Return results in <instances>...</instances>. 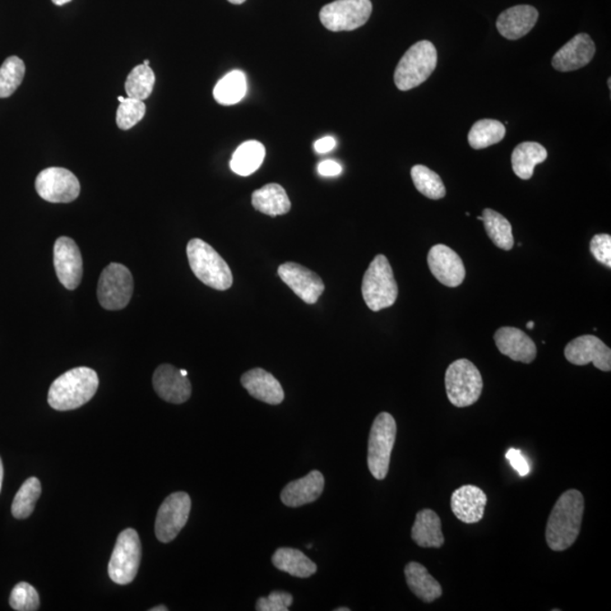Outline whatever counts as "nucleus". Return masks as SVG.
I'll return each instance as SVG.
<instances>
[{
  "label": "nucleus",
  "instance_id": "23",
  "mask_svg": "<svg viewBox=\"0 0 611 611\" xmlns=\"http://www.w3.org/2000/svg\"><path fill=\"white\" fill-rule=\"evenodd\" d=\"M242 384L255 399L267 405L277 406L285 400L281 384L272 374L262 368H255L245 373Z\"/></svg>",
  "mask_w": 611,
  "mask_h": 611
},
{
  "label": "nucleus",
  "instance_id": "41",
  "mask_svg": "<svg viewBox=\"0 0 611 611\" xmlns=\"http://www.w3.org/2000/svg\"><path fill=\"white\" fill-rule=\"evenodd\" d=\"M506 458L509 463H511L513 469L516 470L518 475L521 476L529 475V463H527L526 458L523 456L521 451L516 450V448H509L506 453Z\"/></svg>",
  "mask_w": 611,
  "mask_h": 611
},
{
  "label": "nucleus",
  "instance_id": "29",
  "mask_svg": "<svg viewBox=\"0 0 611 611\" xmlns=\"http://www.w3.org/2000/svg\"><path fill=\"white\" fill-rule=\"evenodd\" d=\"M265 157V147L257 141L243 143L234 153L230 168L235 174L247 177L262 165Z\"/></svg>",
  "mask_w": 611,
  "mask_h": 611
},
{
  "label": "nucleus",
  "instance_id": "42",
  "mask_svg": "<svg viewBox=\"0 0 611 611\" xmlns=\"http://www.w3.org/2000/svg\"><path fill=\"white\" fill-rule=\"evenodd\" d=\"M318 174L324 177H336L342 173V166L336 161H322L317 166Z\"/></svg>",
  "mask_w": 611,
  "mask_h": 611
},
{
  "label": "nucleus",
  "instance_id": "14",
  "mask_svg": "<svg viewBox=\"0 0 611 611\" xmlns=\"http://www.w3.org/2000/svg\"><path fill=\"white\" fill-rule=\"evenodd\" d=\"M281 280L306 304L314 305L321 297L326 285L316 273L297 263L282 264L277 270Z\"/></svg>",
  "mask_w": 611,
  "mask_h": 611
},
{
  "label": "nucleus",
  "instance_id": "26",
  "mask_svg": "<svg viewBox=\"0 0 611 611\" xmlns=\"http://www.w3.org/2000/svg\"><path fill=\"white\" fill-rule=\"evenodd\" d=\"M252 203L255 210L270 216L284 215L291 210L288 194L279 184H267L255 191Z\"/></svg>",
  "mask_w": 611,
  "mask_h": 611
},
{
  "label": "nucleus",
  "instance_id": "45",
  "mask_svg": "<svg viewBox=\"0 0 611 611\" xmlns=\"http://www.w3.org/2000/svg\"><path fill=\"white\" fill-rule=\"evenodd\" d=\"M72 0H53V3L55 5H57V6H63L65 4L71 3Z\"/></svg>",
  "mask_w": 611,
  "mask_h": 611
},
{
  "label": "nucleus",
  "instance_id": "20",
  "mask_svg": "<svg viewBox=\"0 0 611 611\" xmlns=\"http://www.w3.org/2000/svg\"><path fill=\"white\" fill-rule=\"evenodd\" d=\"M495 344L504 356L523 364H531L536 356L534 340L516 327H501L495 333Z\"/></svg>",
  "mask_w": 611,
  "mask_h": 611
},
{
  "label": "nucleus",
  "instance_id": "43",
  "mask_svg": "<svg viewBox=\"0 0 611 611\" xmlns=\"http://www.w3.org/2000/svg\"><path fill=\"white\" fill-rule=\"evenodd\" d=\"M336 145V142L335 138L331 136H326L321 138V140H318L316 143H315L314 147L315 151L317 153H321V155H324V153H327L335 149Z\"/></svg>",
  "mask_w": 611,
  "mask_h": 611
},
{
  "label": "nucleus",
  "instance_id": "28",
  "mask_svg": "<svg viewBox=\"0 0 611 611\" xmlns=\"http://www.w3.org/2000/svg\"><path fill=\"white\" fill-rule=\"evenodd\" d=\"M272 563L279 571L288 573L295 577L307 578L317 572L316 564L300 550L294 548L277 549L273 555Z\"/></svg>",
  "mask_w": 611,
  "mask_h": 611
},
{
  "label": "nucleus",
  "instance_id": "16",
  "mask_svg": "<svg viewBox=\"0 0 611 611\" xmlns=\"http://www.w3.org/2000/svg\"><path fill=\"white\" fill-rule=\"evenodd\" d=\"M428 266L433 275L448 288H456L465 281V264L461 257L446 245H435L430 249Z\"/></svg>",
  "mask_w": 611,
  "mask_h": 611
},
{
  "label": "nucleus",
  "instance_id": "24",
  "mask_svg": "<svg viewBox=\"0 0 611 611\" xmlns=\"http://www.w3.org/2000/svg\"><path fill=\"white\" fill-rule=\"evenodd\" d=\"M411 536L419 547L441 548L446 544L441 517L429 508L418 512L414 526H412Z\"/></svg>",
  "mask_w": 611,
  "mask_h": 611
},
{
  "label": "nucleus",
  "instance_id": "35",
  "mask_svg": "<svg viewBox=\"0 0 611 611\" xmlns=\"http://www.w3.org/2000/svg\"><path fill=\"white\" fill-rule=\"evenodd\" d=\"M155 75L150 66L138 65L133 69L125 83L128 98L145 101L152 95L155 87Z\"/></svg>",
  "mask_w": 611,
  "mask_h": 611
},
{
  "label": "nucleus",
  "instance_id": "49",
  "mask_svg": "<svg viewBox=\"0 0 611 611\" xmlns=\"http://www.w3.org/2000/svg\"><path fill=\"white\" fill-rule=\"evenodd\" d=\"M180 373H182L183 376H187L188 375L187 370L185 369H180Z\"/></svg>",
  "mask_w": 611,
  "mask_h": 611
},
{
  "label": "nucleus",
  "instance_id": "2",
  "mask_svg": "<svg viewBox=\"0 0 611 611\" xmlns=\"http://www.w3.org/2000/svg\"><path fill=\"white\" fill-rule=\"evenodd\" d=\"M99 387L98 374L94 369L77 367L60 375L51 384L48 404L58 411L75 410L89 402Z\"/></svg>",
  "mask_w": 611,
  "mask_h": 611
},
{
  "label": "nucleus",
  "instance_id": "44",
  "mask_svg": "<svg viewBox=\"0 0 611 611\" xmlns=\"http://www.w3.org/2000/svg\"><path fill=\"white\" fill-rule=\"evenodd\" d=\"M3 479H4V466L2 458H0V492H2Z\"/></svg>",
  "mask_w": 611,
  "mask_h": 611
},
{
  "label": "nucleus",
  "instance_id": "8",
  "mask_svg": "<svg viewBox=\"0 0 611 611\" xmlns=\"http://www.w3.org/2000/svg\"><path fill=\"white\" fill-rule=\"evenodd\" d=\"M142 547L140 536L134 529H126L118 536L111 555L108 573L117 585L126 586L136 577L140 568Z\"/></svg>",
  "mask_w": 611,
  "mask_h": 611
},
{
  "label": "nucleus",
  "instance_id": "37",
  "mask_svg": "<svg viewBox=\"0 0 611 611\" xmlns=\"http://www.w3.org/2000/svg\"><path fill=\"white\" fill-rule=\"evenodd\" d=\"M146 106L145 102L137 99L127 98L120 102L117 110V117L115 123L123 131H127L140 123L145 117Z\"/></svg>",
  "mask_w": 611,
  "mask_h": 611
},
{
  "label": "nucleus",
  "instance_id": "17",
  "mask_svg": "<svg viewBox=\"0 0 611 611\" xmlns=\"http://www.w3.org/2000/svg\"><path fill=\"white\" fill-rule=\"evenodd\" d=\"M153 386L162 400L174 405H182L192 396V384L187 376H183L180 369L168 364L155 369Z\"/></svg>",
  "mask_w": 611,
  "mask_h": 611
},
{
  "label": "nucleus",
  "instance_id": "39",
  "mask_svg": "<svg viewBox=\"0 0 611 611\" xmlns=\"http://www.w3.org/2000/svg\"><path fill=\"white\" fill-rule=\"evenodd\" d=\"M294 603V596L288 592L275 591L267 598H259L257 611H288Z\"/></svg>",
  "mask_w": 611,
  "mask_h": 611
},
{
  "label": "nucleus",
  "instance_id": "15",
  "mask_svg": "<svg viewBox=\"0 0 611 611\" xmlns=\"http://www.w3.org/2000/svg\"><path fill=\"white\" fill-rule=\"evenodd\" d=\"M565 356L573 365L594 364L601 372L611 370V350L595 336H582L569 342Z\"/></svg>",
  "mask_w": 611,
  "mask_h": 611
},
{
  "label": "nucleus",
  "instance_id": "11",
  "mask_svg": "<svg viewBox=\"0 0 611 611\" xmlns=\"http://www.w3.org/2000/svg\"><path fill=\"white\" fill-rule=\"evenodd\" d=\"M191 508L192 501L187 493H174L166 497L156 516L155 536L157 540L164 544L173 541L186 526Z\"/></svg>",
  "mask_w": 611,
  "mask_h": 611
},
{
  "label": "nucleus",
  "instance_id": "4",
  "mask_svg": "<svg viewBox=\"0 0 611 611\" xmlns=\"http://www.w3.org/2000/svg\"><path fill=\"white\" fill-rule=\"evenodd\" d=\"M366 305L373 312L391 307L396 302L399 288L386 256L377 255L366 271L361 285Z\"/></svg>",
  "mask_w": 611,
  "mask_h": 611
},
{
  "label": "nucleus",
  "instance_id": "10",
  "mask_svg": "<svg viewBox=\"0 0 611 611\" xmlns=\"http://www.w3.org/2000/svg\"><path fill=\"white\" fill-rule=\"evenodd\" d=\"M372 12L370 0H336L321 9L319 18L327 30L354 31L367 23Z\"/></svg>",
  "mask_w": 611,
  "mask_h": 611
},
{
  "label": "nucleus",
  "instance_id": "5",
  "mask_svg": "<svg viewBox=\"0 0 611 611\" xmlns=\"http://www.w3.org/2000/svg\"><path fill=\"white\" fill-rule=\"evenodd\" d=\"M437 66V50L428 40L419 41L407 49L395 73L397 89L409 91L423 85Z\"/></svg>",
  "mask_w": 611,
  "mask_h": 611
},
{
  "label": "nucleus",
  "instance_id": "38",
  "mask_svg": "<svg viewBox=\"0 0 611 611\" xmlns=\"http://www.w3.org/2000/svg\"><path fill=\"white\" fill-rule=\"evenodd\" d=\"M9 605L17 611H35L40 607V596L29 583L21 582L14 586L9 596Z\"/></svg>",
  "mask_w": 611,
  "mask_h": 611
},
{
  "label": "nucleus",
  "instance_id": "21",
  "mask_svg": "<svg viewBox=\"0 0 611 611\" xmlns=\"http://www.w3.org/2000/svg\"><path fill=\"white\" fill-rule=\"evenodd\" d=\"M326 486L321 472L310 471L304 478L291 481L281 493V501L288 507H300L317 501Z\"/></svg>",
  "mask_w": 611,
  "mask_h": 611
},
{
  "label": "nucleus",
  "instance_id": "52",
  "mask_svg": "<svg viewBox=\"0 0 611 611\" xmlns=\"http://www.w3.org/2000/svg\"><path fill=\"white\" fill-rule=\"evenodd\" d=\"M124 100H125V98H123V96H119V98H118L119 102H123Z\"/></svg>",
  "mask_w": 611,
  "mask_h": 611
},
{
  "label": "nucleus",
  "instance_id": "22",
  "mask_svg": "<svg viewBox=\"0 0 611 611\" xmlns=\"http://www.w3.org/2000/svg\"><path fill=\"white\" fill-rule=\"evenodd\" d=\"M539 13L530 5H518L499 15L496 26L499 34L508 40H518L529 34L538 21Z\"/></svg>",
  "mask_w": 611,
  "mask_h": 611
},
{
  "label": "nucleus",
  "instance_id": "36",
  "mask_svg": "<svg viewBox=\"0 0 611 611\" xmlns=\"http://www.w3.org/2000/svg\"><path fill=\"white\" fill-rule=\"evenodd\" d=\"M25 75L23 60L12 55L0 66V99L9 98L22 85Z\"/></svg>",
  "mask_w": 611,
  "mask_h": 611
},
{
  "label": "nucleus",
  "instance_id": "32",
  "mask_svg": "<svg viewBox=\"0 0 611 611\" xmlns=\"http://www.w3.org/2000/svg\"><path fill=\"white\" fill-rule=\"evenodd\" d=\"M506 126L498 120L483 119L472 126L467 140L472 149L483 150L497 145L506 137Z\"/></svg>",
  "mask_w": 611,
  "mask_h": 611
},
{
  "label": "nucleus",
  "instance_id": "1",
  "mask_svg": "<svg viewBox=\"0 0 611 611\" xmlns=\"http://www.w3.org/2000/svg\"><path fill=\"white\" fill-rule=\"evenodd\" d=\"M585 497L576 489H569L558 498L550 513L546 541L554 552L572 547L580 535Z\"/></svg>",
  "mask_w": 611,
  "mask_h": 611
},
{
  "label": "nucleus",
  "instance_id": "40",
  "mask_svg": "<svg viewBox=\"0 0 611 611\" xmlns=\"http://www.w3.org/2000/svg\"><path fill=\"white\" fill-rule=\"evenodd\" d=\"M591 254L596 261L607 267H611V235L607 234L596 235L590 244Z\"/></svg>",
  "mask_w": 611,
  "mask_h": 611
},
{
  "label": "nucleus",
  "instance_id": "33",
  "mask_svg": "<svg viewBox=\"0 0 611 611\" xmlns=\"http://www.w3.org/2000/svg\"><path fill=\"white\" fill-rule=\"evenodd\" d=\"M411 178L416 188L430 200H441V198L446 197V189L442 178L427 166L415 165L411 169Z\"/></svg>",
  "mask_w": 611,
  "mask_h": 611
},
{
  "label": "nucleus",
  "instance_id": "6",
  "mask_svg": "<svg viewBox=\"0 0 611 611\" xmlns=\"http://www.w3.org/2000/svg\"><path fill=\"white\" fill-rule=\"evenodd\" d=\"M396 438V419L382 412L374 420L368 441V467L375 479L386 478Z\"/></svg>",
  "mask_w": 611,
  "mask_h": 611
},
{
  "label": "nucleus",
  "instance_id": "48",
  "mask_svg": "<svg viewBox=\"0 0 611 611\" xmlns=\"http://www.w3.org/2000/svg\"><path fill=\"white\" fill-rule=\"evenodd\" d=\"M534 327H535V322H532V321L527 322L526 328H529V330H532V328H534Z\"/></svg>",
  "mask_w": 611,
  "mask_h": 611
},
{
  "label": "nucleus",
  "instance_id": "51",
  "mask_svg": "<svg viewBox=\"0 0 611 611\" xmlns=\"http://www.w3.org/2000/svg\"><path fill=\"white\" fill-rule=\"evenodd\" d=\"M143 65H145V66H150V60H145V63Z\"/></svg>",
  "mask_w": 611,
  "mask_h": 611
},
{
  "label": "nucleus",
  "instance_id": "30",
  "mask_svg": "<svg viewBox=\"0 0 611 611\" xmlns=\"http://www.w3.org/2000/svg\"><path fill=\"white\" fill-rule=\"evenodd\" d=\"M247 92V81L245 74L234 71L222 77L213 90L217 104L222 105H233L244 99Z\"/></svg>",
  "mask_w": 611,
  "mask_h": 611
},
{
  "label": "nucleus",
  "instance_id": "31",
  "mask_svg": "<svg viewBox=\"0 0 611 611\" xmlns=\"http://www.w3.org/2000/svg\"><path fill=\"white\" fill-rule=\"evenodd\" d=\"M483 222L488 237L503 251H511L514 246L512 225L501 213L486 208L483 212Z\"/></svg>",
  "mask_w": 611,
  "mask_h": 611
},
{
  "label": "nucleus",
  "instance_id": "46",
  "mask_svg": "<svg viewBox=\"0 0 611 611\" xmlns=\"http://www.w3.org/2000/svg\"><path fill=\"white\" fill-rule=\"evenodd\" d=\"M151 611H168V608L165 606H157V607L152 608Z\"/></svg>",
  "mask_w": 611,
  "mask_h": 611
},
{
  "label": "nucleus",
  "instance_id": "9",
  "mask_svg": "<svg viewBox=\"0 0 611 611\" xmlns=\"http://www.w3.org/2000/svg\"><path fill=\"white\" fill-rule=\"evenodd\" d=\"M133 291L132 273L123 264L111 263L102 271L96 294L105 309H124L131 302Z\"/></svg>",
  "mask_w": 611,
  "mask_h": 611
},
{
  "label": "nucleus",
  "instance_id": "50",
  "mask_svg": "<svg viewBox=\"0 0 611 611\" xmlns=\"http://www.w3.org/2000/svg\"><path fill=\"white\" fill-rule=\"evenodd\" d=\"M336 611H350V608L341 607V608H336Z\"/></svg>",
  "mask_w": 611,
  "mask_h": 611
},
{
  "label": "nucleus",
  "instance_id": "18",
  "mask_svg": "<svg viewBox=\"0 0 611 611\" xmlns=\"http://www.w3.org/2000/svg\"><path fill=\"white\" fill-rule=\"evenodd\" d=\"M596 45L591 36L580 34L555 54L552 65L558 72H572L586 66L594 58Z\"/></svg>",
  "mask_w": 611,
  "mask_h": 611
},
{
  "label": "nucleus",
  "instance_id": "3",
  "mask_svg": "<svg viewBox=\"0 0 611 611\" xmlns=\"http://www.w3.org/2000/svg\"><path fill=\"white\" fill-rule=\"evenodd\" d=\"M187 257L194 275L204 285L219 291L233 285V273L228 264L204 240L195 238L188 243Z\"/></svg>",
  "mask_w": 611,
  "mask_h": 611
},
{
  "label": "nucleus",
  "instance_id": "27",
  "mask_svg": "<svg viewBox=\"0 0 611 611\" xmlns=\"http://www.w3.org/2000/svg\"><path fill=\"white\" fill-rule=\"evenodd\" d=\"M547 150L539 143L525 142L518 145L512 153V166L514 174L518 178L529 180L534 175L536 165L543 164L547 159Z\"/></svg>",
  "mask_w": 611,
  "mask_h": 611
},
{
  "label": "nucleus",
  "instance_id": "13",
  "mask_svg": "<svg viewBox=\"0 0 611 611\" xmlns=\"http://www.w3.org/2000/svg\"><path fill=\"white\" fill-rule=\"evenodd\" d=\"M54 265L60 284L68 290H75L83 277V258L72 238L60 237L54 246Z\"/></svg>",
  "mask_w": 611,
  "mask_h": 611
},
{
  "label": "nucleus",
  "instance_id": "12",
  "mask_svg": "<svg viewBox=\"0 0 611 611\" xmlns=\"http://www.w3.org/2000/svg\"><path fill=\"white\" fill-rule=\"evenodd\" d=\"M35 189L45 201L71 203L80 195L81 185L71 171L51 166L38 175L35 179Z\"/></svg>",
  "mask_w": 611,
  "mask_h": 611
},
{
  "label": "nucleus",
  "instance_id": "34",
  "mask_svg": "<svg viewBox=\"0 0 611 611\" xmlns=\"http://www.w3.org/2000/svg\"><path fill=\"white\" fill-rule=\"evenodd\" d=\"M43 493L41 489L40 481L35 476L29 478L18 489L15 498L12 504L13 516L23 520V518L29 517L35 511V503L38 501Z\"/></svg>",
  "mask_w": 611,
  "mask_h": 611
},
{
  "label": "nucleus",
  "instance_id": "7",
  "mask_svg": "<svg viewBox=\"0 0 611 611\" xmlns=\"http://www.w3.org/2000/svg\"><path fill=\"white\" fill-rule=\"evenodd\" d=\"M446 386L451 404L456 407H466L480 399L484 382L474 363L467 359H458L448 366Z\"/></svg>",
  "mask_w": 611,
  "mask_h": 611
},
{
  "label": "nucleus",
  "instance_id": "47",
  "mask_svg": "<svg viewBox=\"0 0 611 611\" xmlns=\"http://www.w3.org/2000/svg\"><path fill=\"white\" fill-rule=\"evenodd\" d=\"M228 2L234 5H242L246 2V0H228Z\"/></svg>",
  "mask_w": 611,
  "mask_h": 611
},
{
  "label": "nucleus",
  "instance_id": "25",
  "mask_svg": "<svg viewBox=\"0 0 611 611\" xmlns=\"http://www.w3.org/2000/svg\"><path fill=\"white\" fill-rule=\"evenodd\" d=\"M406 585L412 594L418 596L426 604L441 598L443 595L442 586L435 577L430 576L428 569L416 562H411L405 568Z\"/></svg>",
  "mask_w": 611,
  "mask_h": 611
},
{
  "label": "nucleus",
  "instance_id": "19",
  "mask_svg": "<svg viewBox=\"0 0 611 611\" xmlns=\"http://www.w3.org/2000/svg\"><path fill=\"white\" fill-rule=\"evenodd\" d=\"M486 506H487V495L476 486H462L452 494V512L458 520L466 525H474L483 520Z\"/></svg>",
  "mask_w": 611,
  "mask_h": 611
}]
</instances>
